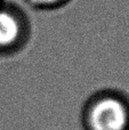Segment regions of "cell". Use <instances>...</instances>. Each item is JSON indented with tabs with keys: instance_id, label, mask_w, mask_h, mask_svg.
Masks as SVG:
<instances>
[{
	"instance_id": "4",
	"label": "cell",
	"mask_w": 129,
	"mask_h": 130,
	"mask_svg": "<svg viewBox=\"0 0 129 130\" xmlns=\"http://www.w3.org/2000/svg\"><path fill=\"white\" fill-rule=\"evenodd\" d=\"M1 1H2V0H0V2H1Z\"/></svg>"
},
{
	"instance_id": "3",
	"label": "cell",
	"mask_w": 129,
	"mask_h": 130,
	"mask_svg": "<svg viewBox=\"0 0 129 130\" xmlns=\"http://www.w3.org/2000/svg\"><path fill=\"white\" fill-rule=\"evenodd\" d=\"M25 4L36 10H56L66 6L71 0H24Z\"/></svg>"
},
{
	"instance_id": "1",
	"label": "cell",
	"mask_w": 129,
	"mask_h": 130,
	"mask_svg": "<svg viewBox=\"0 0 129 130\" xmlns=\"http://www.w3.org/2000/svg\"><path fill=\"white\" fill-rule=\"evenodd\" d=\"M84 130H129V97L114 89L94 92L81 110Z\"/></svg>"
},
{
	"instance_id": "2",
	"label": "cell",
	"mask_w": 129,
	"mask_h": 130,
	"mask_svg": "<svg viewBox=\"0 0 129 130\" xmlns=\"http://www.w3.org/2000/svg\"><path fill=\"white\" fill-rule=\"evenodd\" d=\"M31 24L25 11L15 2H0V56L21 52L30 39Z\"/></svg>"
}]
</instances>
